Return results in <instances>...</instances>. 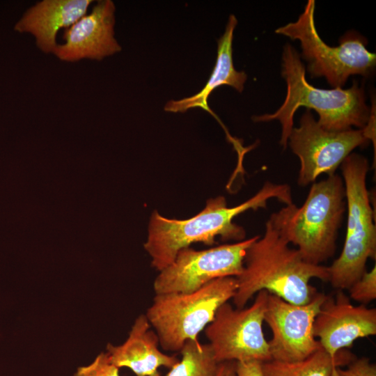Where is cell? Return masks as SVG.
Returning a JSON list of instances; mask_svg holds the SVG:
<instances>
[{
	"label": "cell",
	"instance_id": "obj_1",
	"mask_svg": "<svg viewBox=\"0 0 376 376\" xmlns=\"http://www.w3.org/2000/svg\"><path fill=\"white\" fill-rule=\"evenodd\" d=\"M272 198L285 205L293 203L290 187L267 181L255 195L235 207H228L224 196L211 198L201 212L187 219H169L154 210L143 245L152 267L161 271L173 261L180 250L193 243L212 245L217 237L223 241L245 240L244 228L233 219L249 210L266 208Z\"/></svg>",
	"mask_w": 376,
	"mask_h": 376
},
{
	"label": "cell",
	"instance_id": "obj_2",
	"mask_svg": "<svg viewBox=\"0 0 376 376\" xmlns=\"http://www.w3.org/2000/svg\"><path fill=\"white\" fill-rule=\"evenodd\" d=\"M289 245L274 212L265 223L263 237L259 236L246 251L232 299L236 308L245 307L262 290L294 304H305L318 292L310 284L311 279L329 281V267L307 263L297 249Z\"/></svg>",
	"mask_w": 376,
	"mask_h": 376
},
{
	"label": "cell",
	"instance_id": "obj_3",
	"mask_svg": "<svg viewBox=\"0 0 376 376\" xmlns=\"http://www.w3.org/2000/svg\"><path fill=\"white\" fill-rule=\"evenodd\" d=\"M282 76L287 84L283 103L274 113L256 116L253 120H279L282 129L279 143L283 149L287 148L294 127V115L300 107L314 109L319 115V125L329 131H345L353 126L363 129L373 115V110L366 104L363 88L355 81L347 89H321L310 84L306 79V69L300 56L290 44L283 47Z\"/></svg>",
	"mask_w": 376,
	"mask_h": 376
},
{
	"label": "cell",
	"instance_id": "obj_4",
	"mask_svg": "<svg viewBox=\"0 0 376 376\" xmlns=\"http://www.w3.org/2000/svg\"><path fill=\"white\" fill-rule=\"evenodd\" d=\"M345 210L343 180L335 173L312 183L301 207L292 203L276 213L289 243L307 263L321 265L335 253Z\"/></svg>",
	"mask_w": 376,
	"mask_h": 376
},
{
	"label": "cell",
	"instance_id": "obj_5",
	"mask_svg": "<svg viewBox=\"0 0 376 376\" xmlns=\"http://www.w3.org/2000/svg\"><path fill=\"white\" fill-rule=\"evenodd\" d=\"M340 168L347 212V230L342 252L329 267V281L336 290H344L365 273L369 258L375 260L376 227L366 185L368 159L351 153Z\"/></svg>",
	"mask_w": 376,
	"mask_h": 376
},
{
	"label": "cell",
	"instance_id": "obj_6",
	"mask_svg": "<svg viewBox=\"0 0 376 376\" xmlns=\"http://www.w3.org/2000/svg\"><path fill=\"white\" fill-rule=\"evenodd\" d=\"M237 288L236 278L227 276L191 292L155 294L145 315L162 348L178 352L186 341L198 340L217 309L233 299Z\"/></svg>",
	"mask_w": 376,
	"mask_h": 376
},
{
	"label": "cell",
	"instance_id": "obj_7",
	"mask_svg": "<svg viewBox=\"0 0 376 376\" xmlns=\"http://www.w3.org/2000/svg\"><path fill=\"white\" fill-rule=\"evenodd\" d=\"M315 1L308 0L296 22L275 32L299 40L301 56L308 61L311 77H324L331 86L341 88L350 75H370L375 66L376 54L366 49L367 40L355 31H348L338 46L327 45L315 28Z\"/></svg>",
	"mask_w": 376,
	"mask_h": 376
},
{
	"label": "cell",
	"instance_id": "obj_8",
	"mask_svg": "<svg viewBox=\"0 0 376 376\" xmlns=\"http://www.w3.org/2000/svg\"><path fill=\"white\" fill-rule=\"evenodd\" d=\"M375 123L363 129L329 131L321 127L309 109L301 116L299 126L293 127L288 143L300 162L297 182L305 187L321 174H335L336 169L357 147L375 139Z\"/></svg>",
	"mask_w": 376,
	"mask_h": 376
},
{
	"label": "cell",
	"instance_id": "obj_9",
	"mask_svg": "<svg viewBox=\"0 0 376 376\" xmlns=\"http://www.w3.org/2000/svg\"><path fill=\"white\" fill-rule=\"evenodd\" d=\"M268 294L258 292L249 307L233 308L226 302L217 309L205 334L219 363L272 359L263 329Z\"/></svg>",
	"mask_w": 376,
	"mask_h": 376
},
{
	"label": "cell",
	"instance_id": "obj_10",
	"mask_svg": "<svg viewBox=\"0 0 376 376\" xmlns=\"http://www.w3.org/2000/svg\"><path fill=\"white\" fill-rule=\"evenodd\" d=\"M258 237L205 250L182 249L173 261L159 272L153 282L155 294L191 292L214 279L237 277L248 248Z\"/></svg>",
	"mask_w": 376,
	"mask_h": 376
},
{
	"label": "cell",
	"instance_id": "obj_11",
	"mask_svg": "<svg viewBox=\"0 0 376 376\" xmlns=\"http://www.w3.org/2000/svg\"><path fill=\"white\" fill-rule=\"evenodd\" d=\"M326 296L318 292L308 303L297 305L268 294L265 322L272 331V359L300 361L322 347L314 336L313 322Z\"/></svg>",
	"mask_w": 376,
	"mask_h": 376
},
{
	"label": "cell",
	"instance_id": "obj_12",
	"mask_svg": "<svg viewBox=\"0 0 376 376\" xmlns=\"http://www.w3.org/2000/svg\"><path fill=\"white\" fill-rule=\"evenodd\" d=\"M313 334L322 348L336 359L339 352L361 338L376 334V309L355 306L343 290L327 295L313 322Z\"/></svg>",
	"mask_w": 376,
	"mask_h": 376
},
{
	"label": "cell",
	"instance_id": "obj_13",
	"mask_svg": "<svg viewBox=\"0 0 376 376\" xmlns=\"http://www.w3.org/2000/svg\"><path fill=\"white\" fill-rule=\"evenodd\" d=\"M114 3L99 1L92 11L84 15L63 33L64 43L54 54L61 61L75 62L84 58L102 60L120 52L114 37Z\"/></svg>",
	"mask_w": 376,
	"mask_h": 376
},
{
	"label": "cell",
	"instance_id": "obj_14",
	"mask_svg": "<svg viewBox=\"0 0 376 376\" xmlns=\"http://www.w3.org/2000/svg\"><path fill=\"white\" fill-rule=\"evenodd\" d=\"M145 314L139 315L128 337L119 345L109 343L107 354L117 368H127L136 376H160V367L171 368L179 359L162 352L158 337Z\"/></svg>",
	"mask_w": 376,
	"mask_h": 376
},
{
	"label": "cell",
	"instance_id": "obj_15",
	"mask_svg": "<svg viewBox=\"0 0 376 376\" xmlns=\"http://www.w3.org/2000/svg\"><path fill=\"white\" fill-rule=\"evenodd\" d=\"M91 0H43L29 8L14 26L19 33H29L38 47L46 54L58 46L56 35L86 15Z\"/></svg>",
	"mask_w": 376,
	"mask_h": 376
},
{
	"label": "cell",
	"instance_id": "obj_16",
	"mask_svg": "<svg viewBox=\"0 0 376 376\" xmlns=\"http://www.w3.org/2000/svg\"><path fill=\"white\" fill-rule=\"evenodd\" d=\"M237 24L235 16L230 15L225 31L217 41V57L214 67L202 90L191 97L170 100L164 108V111L173 113H184L192 108H201L210 113L222 125L228 139L231 136L208 106L207 99L215 88L223 85L230 86L240 93L244 89L247 75L244 71L236 70L233 61V33Z\"/></svg>",
	"mask_w": 376,
	"mask_h": 376
},
{
	"label": "cell",
	"instance_id": "obj_17",
	"mask_svg": "<svg viewBox=\"0 0 376 376\" xmlns=\"http://www.w3.org/2000/svg\"><path fill=\"white\" fill-rule=\"evenodd\" d=\"M351 355L332 359L322 347L307 358L296 361L274 359L262 363L264 376H333L336 367L348 364Z\"/></svg>",
	"mask_w": 376,
	"mask_h": 376
},
{
	"label": "cell",
	"instance_id": "obj_18",
	"mask_svg": "<svg viewBox=\"0 0 376 376\" xmlns=\"http://www.w3.org/2000/svg\"><path fill=\"white\" fill-rule=\"evenodd\" d=\"M182 355L166 376H216L219 364L209 343L189 340L180 350Z\"/></svg>",
	"mask_w": 376,
	"mask_h": 376
},
{
	"label": "cell",
	"instance_id": "obj_19",
	"mask_svg": "<svg viewBox=\"0 0 376 376\" xmlns=\"http://www.w3.org/2000/svg\"><path fill=\"white\" fill-rule=\"evenodd\" d=\"M350 299L366 305L376 299L375 265L355 281L348 289Z\"/></svg>",
	"mask_w": 376,
	"mask_h": 376
},
{
	"label": "cell",
	"instance_id": "obj_20",
	"mask_svg": "<svg viewBox=\"0 0 376 376\" xmlns=\"http://www.w3.org/2000/svg\"><path fill=\"white\" fill-rule=\"evenodd\" d=\"M73 376H119V368L110 361L107 352H101L91 363L79 367Z\"/></svg>",
	"mask_w": 376,
	"mask_h": 376
},
{
	"label": "cell",
	"instance_id": "obj_21",
	"mask_svg": "<svg viewBox=\"0 0 376 376\" xmlns=\"http://www.w3.org/2000/svg\"><path fill=\"white\" fill-rule=\"evenodd\" d=\"M333 376H376V366L367 357L354 359L345 369L336 367Z\"/></svg>",
	"mask_w": 376,
	"mask_h": 376
},
{
	"label": "cell",
	"instance_id": "obj_22",
	"mask_svg": "<svg viewBox=\"0 0 376 376\" xmlns=\"http://www.w3.org/2000/svg\"><path fill=\"white\" fill-rule=\"evenodd\" d=\"M235 376H264L262 362L258 361L235 362Z\"/></svg>",
	"mask_w": 376,
	"mask_h": 376
},
{
	"label": "cell",
	"instance_id": "obj_23",
	"mask_svg": "<svg viewBox=\"0 0 376 376\" xmlns=\"http://www.w3.org/2000/svg\"><path fill=\"white\" fill-rule=\"evenodd\" d=\"M216 376H235V361L221 363Z\"/></svg>",
	"mask_w": 376,
	"mask_h": 376
}]
</instances>
